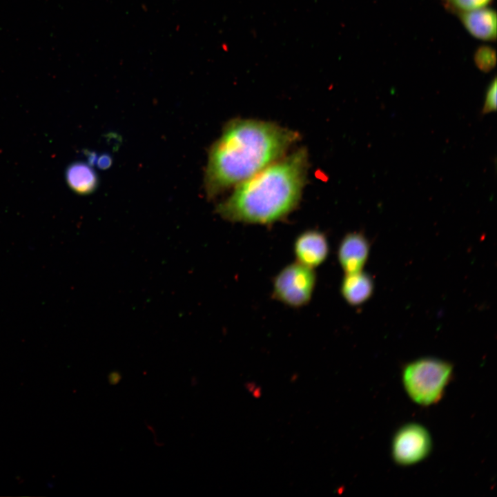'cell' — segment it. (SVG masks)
I'll list each match as a JSON object with an SVG mask.
<instances>
[{"instance_id":"obj_1","label":"cell","mask_w":497,"mask_h":497,"mask_svg":"<svg viewBox=\"0 0 497 497\" xmlns=\"http://www.w3.org/2000/svg\"><path fill=\"white\" fill-rule=\"evenodd\" d=\"M298 133L275 123L235 119L210 148L204 191L213 199L283 157Z\"/></svg>"},{"instance_id":"obj_2","label":"cell","mask_w":497,"mask_h":497,"mask_svg":"<svg viewBox=\"0 0 497 497\" xmlns=\"http://www.w3.org/2000/svg\"><path fill=\"white\" fill-rule=\"evenodd\" d=\"M304 148L282 157L235 186L216 212L232 222L269 225L295 210L302 197L308 169Z\"/></svg>"},{"instance_id":"obj_3","label":"cell","mask_w":497,"mask_h":497,"mask_svg":"<svg viewBox=\"0 0 497 497\" xmlns=\"http://www.w3.org/2000/svg\"><path fill=\"white\" fill-rule=\"evenodd\" d=\"M452 372L453 367L447 361L433 358L418 359L404 367L403 385L413 402L431 405L442 397Z\"/></svg>"},{"instance_id":"obj_4","label":"cell","mask_w":497,"mask_h":497,"mask_svg":"<svg viewBox=\"0 0 497 497\" xmlns=\"http://www.w3.org/2000/svg\"><path fill=\"white\" fill-rule=\"evenodd\" d=\"M316 281L314 269L298 262L291 263L274 277L272 297L289 307H302L311 300Z\"/></svg>"},{"instance_id":"obj_5","label":"cell","mask_w":497,"mask_h":497,"mask_svg":"<svg viewBox=\"0 0 497 497\" xmlns=\"http://www.w3.org/2000/svg\"><path fill=\"white\" fill-rule=\"evenodd\" d=\"M431 449L429 431L422 425L409 423L400 427L392 441V457L400 465L418 463L428 456Z\"/></svg>"},{"instance_id":"obj_6","label":"cell","mask_w":497,"mask_h":497,"mask_svg":"<svg viewBox=\"0 0 497 497\" xmlns=\"http://www.w3.org/2000/svg\"><path fill=\"white\" fill-rule=\"evenodd\" d=\"M296 262L314 269L322 264L329 253V244L325 234L318 230L302 232L293 243Z\"/></svg>"},{"instance_id":"obj_7","label":"cell","mask_w":497,"mask_h":497,"mask_svg":"<svg viewBox=\"0 0 497 497\" xmlns=\"http://www.w3.org/2000/svg\"><path fill=\"white\" fill-rule=\"evenodd\" d=\"M370 244L362 233L351 232L341 240L337 251L339 264L345 273L362 271L369 257Z\"/></svg>"},{"instance_id":"obj_8","label":"cell","mask_w":497,"mask_h":497,"mask_svg":"<svg viewBox=\"0 0 497 497\" xmlns=\"http://www.w3.org/2000/svg\"><path fill=\"white\" fill-rule=\"evenodd\" d=\"M467 31L475 39L494 41L497 35V15L494 10L485 7L456 14Z\"/></svg>"},{"instance_id":"obj_9","label":"cell","mask_w":497,"mask_h":497,"mask_svg":"<svg viewBox=\"0 0 497 497\" xmlns=\"http://www.w3.org/2000/svg\"><path fill=\"white\" fill-rule=\"evenodd\" d=\"M345 274L340 285V293L344 300L351 306H358L367 302L374 290L372 277L362 271Z\"/></svg>"},{"instance_id":"obj_10","label":"cell","mask_w":497,"mask_h":497,"mask_svg":"<svg viewBox=\"0 0 497 497\" xmlns=\"http://www.w3.org/2000/svg\"><path fill=\"white\" fill-rule=\"evenodd\" d=\"M66 178L70 188L81 195L93 193L99 184L97 174L91 165L82 162L71 164L66 169Z\"/></svg>"},{"instance_id":"obj_11","label":"cell","mask_w":497,"mask_h":497,"mask_svg":"<svg viewBox=\"0 0 497 497\" xmlns=\"http://www.w3.org/2000/svg\"><path fill=\"white\" fill-rule=\"evenodd\" d=\"M476 66L482 72H489L496 65V52L494 48L488 45L479 46L474 55Z\"/></svg>"},{"instance_id":"obj_12","label":"cell","mask_w":497,"mask_h":497,"mask_svg":"<svg viewBox=\"0 0 497 497\" xmlns=\"http://www.w3.org/2000/svg\"><path fill=\"white\" fill-rule=\"evenodd\" d=\"M447 10L456 14L487 7L493 0H440Z\"/></svg>"},{"instance_id":"obj_13","label":"cell","mask_w":497,"mask_h":497,"mask_svg":"<svg viewBox=\"0 0 497 497\" xmlns=\"http://www.w3.org/2000/svg\"><path fill=\"white\" fill-rule=\"evenodd\" d=\"M496 78L494 77L487 87L482 113L487 114L496 110Z\"/></svg>"},{"instance_id":"obj_14","label":"cell","mask_w":497,"mask_h":497,"mask_svg":"<svg viewBox=\"0 0 497 497\" xmlns=\"http://www.w3.org/2000/svg\"><path fill=\"white\" fill-rule=\"evenodd\" d=\"M113 159L110 155L102 154L97 158L95 164L100 169H107L112 164Z\"/></svg>"}]
</instances>
